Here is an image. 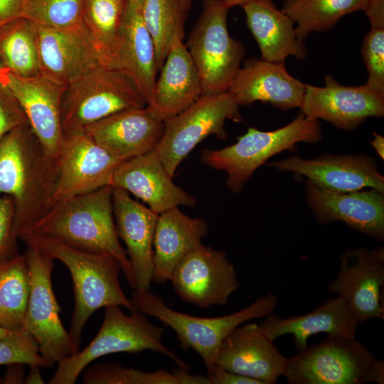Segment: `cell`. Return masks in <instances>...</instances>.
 <instances>
[{"label":"cell","instance_id":"e0dca14e","mask_svg":"<svg viewBox=\"0 0 384 384\" xmlns=\"http://www.w3.org/2000/svg\"><path fill=\"white\" fill-rule=\"evenodd\" d=\"M268 166L305 176L307 181L331 191L348 192L368 188L384 192V176L378 171L377 161L366 154H326L312 159L291 156Z\"/></svg>","mask_w":384,"mask_h":384},{"label":"cell","instance_id":"4fadbf2b","mask_svg":"<svg viewBox=\"0 0 384 384\" xmlns=\"http://www.w3.org/2000/svg\"><path fill=\"white\" fill-rule=\"evenodd\" d=\"M339 261L329 292L345 300L360 324L370 319H383V247L346 249Z\"/></svg>","mask_w":384,"mask_h":384},{"label":"cell","instance_id":"74e56055","mask_svg":"<svg viewBox=\"0 0 384 384\" xmlns=\"http://www.w3.org/2000/svg\"><path fill=\"white\" fill-rule=\"evenodd\" d=\"M361 53L368 73L366 85L384 93V28H370L364 36Z\"/></svg>","mask_w":384,"mask_h":384},{"label":"cell","instance_id":"4316f807","mask_svg":"<svg viewBox=\"0 0 384 384\" xmlns=\"http://www.w3.org/2000/svg\"><path fill=\"white\" fill-rule=\"evenodd\" d=\"M107 67L127 77L146 105L151 102L159 70L154 41L141 11H124L119 38Z\"/></svg>","mask_w":384,"mask_h":384},{"label":"cell","instance_id":"ac0fdd59","mask_svg":"<svg viewBox=\"0 0 384 384\" xmlns=\"http://www.w3.org/2000/svg\"><path fill=\"white\" fill-rule=\"evenodd\" d=\"M0 82L19 102L44 149L57 159L64 135L60 108L66 86L57 84L41 74L21 76L1 65Z\"/></svg>","mask_w":384,"mask_h":384},{"label":"cell","instance_id":"8992f818","mask_svg":"<svg viewBox=\"0 0 384 384\" xmlns=\"http://www.w3.org/2000/svg\"><path fill=\"white\" fill-rule=\"evenodd\" d=\"M290 384L384 383V362L354 337L329 336L287 358Z\"/></svg>","mask_w":384,"mask_h":384},{"label":"cell","instance_id":"5bb4252c","mask_svg":"<svg viewBox=\"0 0 384 384\" xmlns=\"http://www.w3.org/2000/svg\"><path fill=\"white\" fill-rule=\"evenodd\" d=\"M57 160L58 177L50 207L65 198L112 186L120 163L84 133H64Z\"/></svg>","mask_w":384,"mask_h":384},{"label":"cell","instance_id":"ab89813d","mask_svg":"<svg viewBox=\"0 0 384 384\" xmlns=\"http://www.w3.org/2000/svg\"><path fill=\"white\" fill-rule=\"evenodd\" d=\"M14 205L7 196H0V258L18 252L14 233Z\"/></svg>","mask_w":384,"mask_h":384},{"label":"cell","instance_id":"2e32d148","mask_svg":"<svg viewBox=\"0 0 384 384\" xmlns=\"http://www.w3.org/2000/svg\"><path fill=\"white\" fill-rule=\"evenodd\" d=\"M40 74L68 86L101 63L95 44L83 24L64 28L37 25Z\"/></svg>","mask_w":384,"mask_h":384},{"label":"cell","instance_id":"30bf717a","mask_svg":"<svg viewBox=\"0 0 384 384\" xmlns=\"http://www.w3.org/2000/svg\"><path fill=\"white\" fill-rule=\"evenodd\" d=\"M239 104L230 91L202 95L196 102L164 122L163 135L156 147L169 174L173 177L188 154L208 136L225 139L227 119L240 122Z\"/></svg>","mask_w":384,"mask_h":384},{"label":"cell","instance_id":"d6a6232c","mask_svg":"<svg viewBox=\"0 0 384 384\" xmlns=\"http://www.w3.org/2000/svg\"><path fill=\"white\" fill-rule=\"evenodd\" d=\"M368 0H284L282 11L294 23L303 42L312 32L328 31L344 16L363 11Z\"/></svg>","mask_w":384,"mask_h":384},{"label":"cell","instance_id":"ba28073f","mask_svg":"<svg viewBox=\"0 0 384 384\" xmlns=\"http://www.w3.org/2000/svg\"><path fill=\"white\" fill-rule=\"evenodd\" d=\"M146 103L119 70L99 65L66 86L60 108L64 133H83L92 124L122 110Z\"/></svg>","mask_w":384,"mask_h":384},{"label":"cell","instance_id":"44dd1931","mask_svg":"<svg viewBox=\"0 0 384 384\" xmlns=\"http://www.w3.org/2000/svg\"><path fill=\"white\" fill-rule=\"evenodd\" d=\"M164 129V122L146 106L112 114L87 127L83 133L121 162L155 149Z\"/></svg>","mask_w":384,"mask_h":384},{"label":"cell","instance_id":"d4e9b609","mask_svg":"<svg viewBox=\"0 0 384 384\" xmlns=\"http://www.w3.org/2000/svg\"><path fill=\"white\" fill-rule=\"evenodd\" d=\"M260 324L266 337L274 341L292 335L295 348L308 346L310 336L326 333L329 336L354 337L360 322L345 300L335 296L326 300L314 311L299 316L282 318L271 313Z\"/></svg>","mask_w":384,"mask_h":384},{"label":"cell","instance_id":"52a82bcc","mask_svg":"<svg viewBox=\"0 0 384 384\" xmlns=\"http://www.w3.org/2000/svg\"><path fill=\"white\" fill-rule=\"evenodd\" d=\"M321 138L318 120L309 119L301 112L288 124L273 131L249 127L233 145L218 150H203L201 161L224 171L227 187L233 193H240L268 159L285 150H294L298 143L314 144Z\"/></svg>","mask_w":384,"mask_h":384},{"label":"cell","instance_id":"f546056e","mask_svg":"<svg viewBox=\"0 0 384 384\" xmlns=\"http://www.w3.org/2000/svg\"><path fill=\"white\" fill-rule=\"evenodd\" d=\"M31 290L28 265L18 252L0 258V326L22 327Z\"/></svg>","mask_w":384,"mask_h":384},{"label":"cell","instance_id":"cb8c5ba5","mask_svg":"<svg viewBox=\"0 0 384 384\" xmlns=\"http://www.w3.org/2000/svg\"><path fill=\"white\" fill-rule=\"evenodd\" d=\"M305 85L287 72L284 63L250 58L238 71L228 91L239 105L260 101L287 110L301 107Z\"/></svg>","mask_w":384,"mask_h":384},{"label":"cell","instance_id":"5b68a950","mask_svg":"<svg viewBox=\"0 0 384 384\" xmlns=\"http://www.w3.org/2000/svg\"><path fill=\"white\" fill-rule=\"evenodd\" d=\"M130 300L139 311L158 319L172 329L180 346L193 349L201 356L207 370L214 366L222 341L234 329L252 319L268 316L279 303L277 295L267 293L236 312L206 318L175 311L149 289H134Z\"/></svg>","mask_w":384,"mask_h":384},{"label":"cell","instance_id":"603a6c76","mask_svg":"<svg viewBox=\"0 0 384 384\" xmlns=\"http://www.w3.org/2000/svg\"><path fill=\"white\" fill-rule=\"evenodd\" d=\"M117 235L124 242L134 281V289H149L154 274L153 240L159 214L112 186Z\"/></svg>","mask_w":384,"mask_h":384},{"label":"cell","instance_id":"f6af8a7d","mask_svg":"<svg viewBox=\"0 0 384 384\" xmlns=\"http://www.w3.org/2000/svg\"><path fill=\"white\" fill-rule=\"evenodd\" d=\"M370 144L378 154V155L382 159H384V138L380 134L373 133V139L370 142Z\"/></svg>","mask_w":384,"mask_h":384},{"label":"cell","instance_id":"7dc6e473","mask_svg":"<svg viewBox=\"0 0 384 384\" xmlns=\"http://www.w3.org/2000/svg\"><path fill=\"white\" fill-rule=\"evenodd\" d=\"M144 0H127L125 11L128 12L141 11Z\"/></svg>","mask_w":384,"mask_h":384},{"label":"cell","instance_id":"b9f144b4","mask_svg":"<svg viewBox=\"0 0 384 384\" xmlns=\"http://www.w3.org/2000/svg\"><path fill=\"white\" fill-rule=\"evenodd\" d=\"M363 11L370 28H384V0H368Z\"/></svg>","mask_w":384,"mask_h":384},{"label":"cell","instance_id":"1f68e13d","mask_svg":"<svg viewBox=\"0 0 384 384\" xmlns=\"http://www.w3.org/2000/svg\"><path fill=\"white\" fill-rule=\"evenodd\" d=\"M192 0H144L141 14L154 41L159 70L176 38L183 39Z\"/></svg>","mask_w":384,"mask_h":384},{"label":"cell","instance_id":"8fae6325","mask_svg":"<svg viewBox=\"0 0 384 384\" xmlns=\"http://www.w3.org/2000/svg\"><path fill=\"white\" fill-rule=\"evenodd\" d=\"M31 290L21 330L36 340L40 354L49 366L73 354L68 331L60 317V306L53 290L51 274L54 259L27 246Z\"/></svg>","mask_w":384,"mask_h":384},{"label":"cell","instance_id":"484cf974","mask_svg":"<svg viewBox=\"0 0 384 384\" xmlns=\"http://www.w3.org/2000/svg\"><path fill=\"white\" fill-rule=\"evenodd\" d=\"M183 40L177 37L173 41L152 99L146 105L163 122L186 110L203 95L199 73Z\"/></svg>","mask_w":384,"mask_h":384},{"label":"cell","instance_id":"7a4b0ae2","mask_svg":"<svg viewBox=\"0 0 384 384\" xmlns=\"http://www.w3.org/2000/svg\"><path fill=\"white\" fill-rule=\"evenodd\" d=\"M19 238L27 246L36 247L62 262L70 273L75 308L68 334L73 353L80 351L84 326L97 309L119 306L129 311L137 310L121 287L119 275L122 266L112 255L80 249L41 234L28 233Z\"/></svg>","mask_w":384,"mask_h":384},{"label":"cell","instance_id":"f35d334b","mask_svg":"<svg viewBox=\"0 0 384 384\" xmlns=\"http://www.w3.org/2000/svg\"><path fill=\"white\" fill-rule=\"evenodd\" d=\"M28 123L27 117L16 98L0 82V139L13 129Z\"/></svg>","mask_w":384,"mask_h":384},{"label":"cell","instance_id":"9a60e30c","mask_svg":"<svg viewBox=\"0 0 384 384\" xmlns=\"http://www.w3.org/2000/svg\"><path fill=\"white\" fill-rule=\"evenodd\" d=\"M325 86L305 85L300 107L302 113L311 119L326 120L343 130H353L367 118L384 115V93L368 87L340 85L327 75Z\"/></svg>","mask_w":384,"mask_h":384},{"label":"cell","instance_id":"836d02e7","mask_svg":"<svg viewBox=\"0 0 384 384\" xmlns=\"http://www.w3.org/2000/svg\"><path fill=\"white\" fill-rule=\"evenodd\" d=\"M127 0H85L82 21L108 66L114 53L125 11Z\"/></svg>","mask_w":384,"mask_h":384},{"label":"cell","instance_id":"7bdbcfd3","mask_svg":"<svg viewBox=\"0 0 384 384\" xmlns=\"http://www.w3.org/2000/svg\"><path fill=\"white\" fill-rule=\"evenodd\" d=\"M23 0H0V26L22 16Z\"/></svg>","mask_w":384,"mask_h":384},{"label":"cell","instance_id":"277c9868","mask_svg":"<svg viewBox=\"0 0 384 384\" xmlns=\"http://www.w3.org/2000/svg\"><path fill=\"white\" fill-rule=\"evenodd\" d=\"M119 306L105 307L102 326L92 341L81 351L58 363L50 384H73L90 363L116 353H139L145 350L159 352L172 360L180 368L191 366L162 342L164 330L154 325L138 310L123 313Z\"/></svg>","mask_w":384,"mask_h":384},{"label":"cell","instance_id":"60d3db41","mask_svg":"<svg viewBox=\"0 0 384 384\" xmlns=\"http://www.w3.org/2000/svg\"><path fill=\"white\" fill-rule=\"evenodd\" d=\"M206 375L210 384H262L259 380L232 373L215 364L207 370Z\"/></svg>","mask_w":384,"mask_h":384},{"label":"cell","instance_id":"f1b7e54d","mask_svg":"<svg viewBox=\"0 0 384 384\" xmlns=\"http://www.w3.org/2000/svg\"><path fill=\"white\" fill-rule=\"evenodd\" d=\"M241 7L262 60L284 63L288 56L299 60L306 57V46L297 36L294 23L272 0H251Z\"/></svg>","mask_w":384,"mask_h":384},{"label":"cell","instance_id":"8d00e7d4","mask_svg":"<svg viewBox=\"0 0 384 384\" xmlns=\"http://www.w3.org/2000/svg\"><path fill=\"white\" fill-rule=\"evenodd\" d=\"M14 364L49 366L40 354L36 340L21 329L0 339V365Z\"/></svg>","mask_w":384,"mask_h":384},{"label":"cell","instance_id":"d6986e66","mask_svg":"<svg viewBox=\"0 0 384 384\" xmlns=\"http://www.w3.org/2000/svg\"><path fill=\"white\" fill-rule=\"evenodd\" d=\"M307 205L319 223L341 221L352 230L383 242L384 192L375 188L339 192L306 180Z\"/></svg>","mask_w":384,"mask_h":384},{"label":"cell","instance_id":"d590c367","mask_svg":"<svg viewBox=\"0 0 384 384\" xmlns=\"http://www.w3.org/2000/svg\"><path fill=\"white\" fill-rule=\"evenodd\" d=\"M85 0H23L22 16L36 25L64 28L82 22Z\"/></svg>","mask_w":384,"mask_h":384},{"label":"cell","instance_id":"7402d4cb","mask_svg":"<svg viewBox=\"0 0 384 384\" xmlns=\"http://www.w3.org/2000/svg\"><path fill=\"white\" fill-rule=\"evenodd\" d=\"M154 149L121 161L115 169L112 186L140 198L157 214L179 206H193L195 198L176 186Z\"/></svg>","mask_w":384,"mask_h":384},{"label":"cell","instance_id":"83f0119b","mask_svg":"<svg viewBox=\"0 0 384 384\" xmlns=\"http://www.w3.org/2000/svg\"><path fill=\"white\" fill-rule=\"evenodd\" d=\"M208 225L202 218H191L178 207L159 215L154 240L152 281L164 284L169 280L177 264L188 252L199 247L208 233Z\"/></svg>","mask_w":384,"mask_h":384},{"label":"cell","instance_id":"9c48e42d","mask_svg":"<svg viewBox=\"0 0 384 384\" xmlns=\"http://www.w3.org/2000/svg\"><path fill=\"white\" fill-rule=\"evenodd\" d=\"M230 9L223 0H203L186 45L199 73L203 95L228 91L245 53L244 45L229 34Z\"/></svg>","mask_w":384,"mask_h":384},{"label":"cell","instance_id":"bcb514c9","mask_svg":"<svg viewBox=\"0 0 384 384\" xmlns=\"http://www.w3.org/2000/svg\"><path fill=\"white\" fill-rule=\"evenodd\" d=\"M31 370L27 378L25 380L26 383H43V380L41 376L39 366H31Z\"/></svg>","mask_w":384,"mask_h":384},{"label":"cell","instance_id":"6da1fadb","mask_svg":"<svg viewBox=\"0 0 384 384\" xmlns=\"http://www.w3.org/2000/svg\"><path fill=\"white\" fill-rule=\"evenodd\" d=\"M57 177L58 160L46 152L28 123L0 139V194L14 202L17 239L50 208Z\"/></svg>","mask_w":384,"mask_h":384},{"label":"cell","instance_id":"3957f363","mask_svg":"<svg viewBox=\"0 0 384 384\" xmlns=\"http://www.w3.org/2000/svg\"><path fill=\"white\" fill-rule=\"evenodd\" d=\"M28 233L48 235L80 249L112 255L134 289L132 266L116 230L112 186L55 203L23 235Z\"/></svg>","mask_w":384,"mask_h":384},{"label":"cell","instance_id":"ee69618b","mask_svg":"<svg viewBox=\"0 0 384 384\" xmlns=\"http://www.w3.org/2000/svg\"><path fill=\"white\" fill-rule=\"evenodd\" d=\"M172 373L178 384H210L207 375H192L186 369L179 368L177 370H174Z\"/></svg>","mask_w":384,"mask_h":384},{"label":"cell","instance_id":"4dcf8cb0","mask_svg":"<svg viewBox=\"0 0 384 384\" xmlns=\"http://www.w3.org/2000/svg\"><path fill=\"white\" fill-rule=\"evenodd\" d=\"M0 65L24 77L40 74L35 23L21 16L0 26Z\"/></svg>","mask_w":384,"mask_h":384},{"label":"cell","instance_id":"e575fe53","mask_svg":"<svg viewBox=\"0 0 384 384\" xmlns=\"http://www.w3.org/2000/svg\"><path fill=\"white\" fill-rule=\"evenodd\" d=\"M82 372L86 384H178L174 374L165 370L145 372L114 363L86 367Z\"/></svg>","mask_w":384,"mask_h":384},{"label":"cell","instance_id":"7c38bea8","mask_svg":"<svg viewBox=\"0 0 384 384\" xmlns=\"http://www.w3.org/2000/svg\"><path fill=\"white\" fill-rule=\"evenodd\" d=\"M169 280L182 300L201 309L226 305L240 285L226 253L203 244L182 258Z\"/></svg>","mask_w":384,"mask_h":384},{"label":"cell","instance_id":"ffe728a7","mask_svg":"<svg viewBox=\"0 0 384 384\" xmlns=\"http://www.w3.org/2000/svg\"><path fill=\"white\" fill-rule=\"evenodd\" d=\"M287 358L266 337L259 324L245 322L222 341L214 364L262 384H274L284 376Z\"/></svg>","mask_w":384,"mask_h":384},{"label":"cell","instance_id":"681fc988","mask_svg":"<svg viewBox=\"0 0 384 384\" xmlns=\"http://www.w3.org/2000/svg\"><path fill=\"white\" fill-rule=\"evenodd\" d=\"M15 331H11L6 329L1 326H0V339L6 338L7 336H9L11 335Z\"/></svg>","mask_w":384,"mask_h":384},{"label":"cell","instance_id":"c3c4849f","mask_svg":"<svg viewBox=\"0 0 384 384\" xmlns=\"http://www.w3.org/2000/svg\"><path fill=\"white\" fill-rule=\"evenodd\" d=\"M230 8L235 6H242L251 0H223Z\"/></svg>","mask_w":384,"mask_h":384}]
</instances>
